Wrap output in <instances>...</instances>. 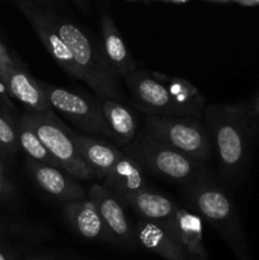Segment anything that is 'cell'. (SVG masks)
I'll return each mask as SVG.
<instances>
[{"label":"cell","instance_id":"6da1fadb","mask_svg":"<svg viewBox=\"0 0 259 260\" xmlns=\"http://www.w3.org/2000/svg\"><path fill=\"white\" fill-rule=\"evenodd\" d=\"M52 7L58 35L78 65L84 83L99 98L123 99L119 78L109 65L102 43L96 42L76 20L58 10L53 3Z\"/></svg>","mask_w":259,"mask_h":260},{"label":"cell","instance_id":"7a4b0ae2","mask_svg":"<svg viewBox=\"0 0 259 260\" xmlns=\"http://www.w3.org/2000/svg\"><path fill=\"white\" fill-rule=\"evenodd\" d=\"M122 151L134 157L144 170L185 187L208 178L205 165L159 141L145 129Z\"/></svg>","mask_w":259,"mask_h":260},{"label":"cell","instance_id":"3957f363","mask_svg":"<svg viewBox=\"0 0 259 260\" xmlns=\"http://www.w3.org/2000/svg\"><path fill=\"white\" fill-rule=\"evenodd\" d=\"M210 127L211 144L215 147L222 177L234 180L245 164L246 140L244 113L234 106L211 104L203 113Z\"/></svg>","mask_w":259,"mask_h":260},{"label":"cell","instance_id":"277c9868","mask_svg":"<svg viewBox=\"0 0 259 260\" xmlns=\"http://www.w3.org/2000/svg\"><path fill=\"white\" fill-rule=\"evenodd\" d=\"M188 206L212 226L236 254L243 256V240L235 207L223 188L210 177L185 187Z\"/></svg>","mask_w":259,"mask_h":260},{"label":"cell","instance_id":"5b68a950","mask_svg":"<svg viewBox=\"0 0 259 260\" xmlns=\"http://www.w3.org/2000/svg\"><path fill=\"white\" fill-rule=\"evenodd\" d=\"M20 119L36 132L43 146L57 161L58 167L69 175L76 180L95 178L79 152L74 139V129L61 122L52 109L46 112L27 111Z\"/></svg>","mask_w":259,"mask_h":260},{"label":"cell","instance_id":"8992f818","mask_svg":"<svg viewBox=\"0 0 259 260\" xmlns=\"http://www.w3.org/2000/svg\"><path fill=\"white\" fill-rule=\"evenodd\" d=\"M145 131L201 164L205 165L211 159L212 144L200 121L147 116L145 118Z\"/></svg>","mask_w":259,"mask_h":260},{"label":"cell","instance_id":"52a82bcc","mask_svg":"<svg viewBox=\"0 0 259 260\" xmlns=\"http://www.w3.org/2000/svg\"><path fill=\"white\" fill-rule=\"evenodd\" d=\"M41 88L50 103L66 119L88 136L107 137L112 141V135L104 119L99 98H93L81 91L60 88L46 81H41Z\"/></svg>","mask_w":259,"mask_h":260},{"label":"cell","instance_id":"ba28073f","mask_svg":"<svg viewBox=\"0 0 259 260\" xmlns=\"http://www.w3.org/2000/svg\"><path fill=\"white\" fill-rule=\"evenodd\" d=\"M17 7L27 18L53 61L68 75L83 81L78 65L74 61L69 48L63 43L61 36L58 35L53 19L52 3L42 2V0H20L17 2Z\"/></svg>","mask_w":259,"mask_h":260},{"label":"cell","instance_id":"9c48e42d","mask_svg":"<svg viewBox=\"0 0 259 260\" xmlns=\"http://www.w3.org/2000/svg\"><path fill=\"white\" fill-rule=\"evenodd\" d=\"M123 81L131 93L135 106L147 116L180 118L169 91L154 78L151 71L137 69L132 74L124 76Z\"/></svg>","mask_w":259,"mask_h":260},{"label":"cell","instance_id":"30bf717a","mask_svg":"<svg viewBox=\"0 0 259 260\" xmlns=\"http://www.w3.org/2000/svg\"><path fill=\"white\" fill-rule=\"evenodd\" d=\"M89 201L94 203L112 243L126 248H134L136 241L134 238V228L124 212L123 203L102 183H94L86 193Z\"/></svg>","mask_w":259,"mask_h":260},{"label":"cell","instance_id":"8fae6325","mask_svg":"<svg viewBox=\"0 0 259 260\" xmlns=\"http://www.w3.org/2000/svg\"><path fill=\"white\" fill-rule=\"evenodd\" d=\"M27 172L33 182L53 200L68 203L86 198L85 190L79 184L78 180L61 168L41 164L28 159Z\"/></svg>","mask_w":259,"mask_h":260},{"label":"cell","instance_id":"7c38bea8","mask_svg":"<svg viewBox=\"0 0 259 260\" xmlns=\"http://www.w3.org/2000/svg\"><path fill=\"white\" fill-rule=\"evenodd\" d=\"M136 245L161 256L165 260H187L182 244L178 240L172 225L140 220L134 226Z\"/></svg>","mask_w":259,"mask_h":260},{"label":"cell","instance_id":"4fadbf2b","mask_svg":"<svg viewBox=\"0 0 259 260\" xmlns=\"http://www.w3.org/2000/svg\"><path fill=\"white\" fill-rule=\"evenodd\" d=\"M144 172V168L134 157L123 152L102 184L108 188L123 206H128L132 198L149 188Z\"/></svg>","mask_w":259,"mask_h":260},{"label":"cell","instance_id":"5bb4252c","mask_svg":"<svg viewBox=\"0 0 259 260\" xmlns=\"http://www.w3.org/2000/svg\"><path fill=\"white\" fill-rule=\"evenodd\" d=\"M74 139L81 157L94 177L98 179L104 180L123 155V151L118 149L117 145L99 137L88 136L74 131Z\"/></svg>","mask_w":259,"mask_h":260},{"label":"cell","instance_id":"9a60e30c","mask_svg":"<svg viewBox=\"0 0 259 260\" xmlns=\"http://www.w3.org/2000/svg\"><path fill=\"white\" fill-rule=\"evenodd\" d=\"M172 228L184 249L187 260H208L203 241V220L197 213L177 205Z\"/></svg>","mask_w":259,"mask_h":260},{"label":"cell","instance_id":"2e32d148","mask_svg":"<svg viewBox=\"0 0 259 260\" xmlns=\"http://www.w3.org/2000/svg\"><path fill=\"white\" fill-rule=\"evenodd\" d=\"M63 217L70 228L88 240L111 241L112 239L91 201H71L63 205Z\"/></svg>","mask_w":259,"mask_h":260},{"label":"cell","instance_id":"e0dca14e","mask_svg":"<svg viewBox=\"0 0 259 260\" xmlns=\"http://www.w3.org/2000/svg\"><path fill=\"white\" fill-rule=\"evenodd\" d=\"M101 33L104 55L118 78L121 76L123 79L124 76L136 71V62L109 13L102 14Z\"/></svg>","mask_w":259,"mask_h":260},{"label":"cell","instance_id":"ac0fdd59","mask_svg":"<svg viewBox=\"0 0 259 260\" xmlns=\"http://www.w3.org/2000/svg\"><path fill=\"white\" fill-rule=\"evenodd\" d=\"M151 74L169 91L170 98L180 118H192L200 121L201 117L203 116V107L206 101L201 91L189 80L165 75L156 71H151Z\"/></svg>","mask_w":259,"mask_h":260},{"label":"cell","instance_id":"d6986e66","mask_svg":"<svg viewBox=\"0 0 259 260\" xmlns=\"http://www.w3.org/2000/svg\"><path fill=\"white\" fill-rule=\"evenodd\" d=\"M3 83L7 85L10 96L24 104L28 111L46 112L51 109L38 80L30 75L22 63L15 66Z\"/></svg>","mask_w":259,"mask_h":260},{"label":"cell","instance_id":"ffe728a7","mask_svg":"<svg viewBox=\"0 0 259 260\" xmlns=\"http://www.w3.org/2000/svg\"><path fill=\"white\" fill-rule=\"evenodd\" d=\"M104 119L112 135V142L123 147L128 146L137 135V123L134 113L119 101L99 98Z\"/></svg>","mask_w":259,"mask_h":260},{"label":"cell","instance_id":"44dd1931","mask_svg":"<svg viewBox=\"0 0 259 260\" xmlns=\"http://www.w3.org/2000/svg\"><path fill=\"white\" fill-rule=\"evenodd\" d=\"M128 206L136 211L142 220L165 225H172L177 208V203L173 202L170 198L150 188L132 198Z\"/></svg>","mask_w":259,"mask_h":260},{"label":"cell","instance_id":"7402d4cb","mask_svg":"<svg viewBox=\"0 0 259 260\" xmlns=\"http://www.w3.org/2000/svg\"><path fill=\"white\" fill-rule=\"evenodd\" d=\"M17 129L18 140H19V147L25 152L28 159L33 160V161L41 162V164L58 167L57 161L53 159L52 155L48 152V150L43 146L41 140L38 139L36 132L33 131L25 122L19 119V122H17Z\"/></svg>","mask_w":259,"mask_h":260},{"label":"cell","instance_id":"603a6c76","mask_svg":"<svg viewBox=\"0 0 259 260\" xmlns=\"http://www.w3.org/2000/svg\"><path fill=\"white\" fill-rule=\"evenodd\" d=\"M19 149L17 123L0 112V151L4 154H15Z\"/></svg>","mask_w":259,"mask_h":260},{"label":"cell","instance_id":"cb8c5ba5","mask_svg":"<svg viewBox=\"0 0 259 260\" xmlns=\"http://www.w3.org/2000/svg\"><path fill=\"white\" fill-rule=\"evenodd\" d=\"M20 62H18L17 60L10 56V53L8 52L7 47L3 45V42L0 41V79L2 81L9 75L10 71L15 68V66L19 65Z\"/></svg>","mask_w":259,"mask_h":260},{"label":"cell","instance_id":"d4e9b609","mask_svg":"<svg viewBox=\"0 0 259 260\" xmlns=\"http://www.w3.org/2000/svg\"><path fill=\"white\" fill-rule=\"evenodd\" d=\"M13 194V187L9 183V180L5 177L0 178V200L10 197Z\"/></svg>","mask_w":259,"mask_h":260},{"label":"cell","instance_id":"484cf974","mask_svg":"<svg viewBox=\"0 0 259 260\" xmlns=\"http://www.w3.org/2000/svg\"><path fill=\"white\" fill-rule=\"evenodd\" d=\"M141 4H145V5L161 4V5H175V7H180V5L188 4V0H150V2H141Z\"/></svg>","mask_w":259,"mask_h":260},{"label":"cell","instance_id":"4316f807","mask_svg":"<svg viewBox=\"0 0 259 260\" xmlns=\"http://www.w3.org/2000/svg\"><path fill=\"white\" fill-rule=\"evenodd\" d=\"M0 101H2V103L7 104V106L13 107L12 103H10V94L8 91L7 85L2 81V79H0Z\"/></svg>","mask_w":259,"mask_h":260},{"label":"cell","instance_id":"83f0119b","mask_svg":"<svg viewBox=\"0 0 259 260\" xmlns=\"http://www.w3.org/2000/svg\"><path fill=\"white\" fill-rule=\"evenodd\" d=\"M0 260H12V258H10V255L7 253V251L0 249Z\"/></svg>","mask_w":259,"mask_h":260},{"label":"cell","instance_id":"f1b7e54d","mask_svg":"<svg viewBox=\"0 0 259 260\" xmlns=\"http://www.w3.org/2000/svg\"><path fill=\"white\" fill-rule=\"evenodd\" d=\"M5 177V167H4V162L0 160V178Z\"/></svg>","mask_w":259,"mask_h":260},{"label":"cell","instance_id":"f546056e","mask_svg":"<svg viewBox=\"0 0 259 260\" xmlns=\"http://www.w3.org/2000/svg\"><path fill=\"white\" fill-rule=\"evenodd\" d=\"M255 111L259 113V101L256 102V104H255Z\"/></svg>","mask_w":259,"mask_h":260},{"label":"cell","instance_id":"4dcf8cb0","mask_svg":"<svg viewBox=\"0 0 259 260\" xmlns=\"http://www.w3.org/2000/svg\"><path fill=\"white\" fill-rule=\"evenodd\" d=\"M28 260H43V259H28Z\"/></svg>","mask_w":259,"mask_h":260}]
</instances>
